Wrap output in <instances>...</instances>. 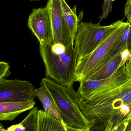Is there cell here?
Here are the masks:
<instances>
[{"mask_svg":"<svg viewBox=\"0 0 131 131\" xmlns=\"http://www.w3.org/2000/svg\"><path fill=\"white\" fill-rule=\"evenodd\" d=\"M78 103L83 114L92 122H106L116 118L129 119L131 114V78L118 87L88 97L78 96Z\"/></svg>","mask_w":131,"mask_h":131,"instance_id":"obj_1","label":"cell"},{"mask_svg":"<svg viewBox=\"0 0 131 131\" xmlns=\"http://www.w3.org/2000/svg\"><path fill=\"white\" fill-rule=\"evenodd\" d=\"M39 48L47 77L60 84L73 85L77 81L75 70L78 58L74 45L65 47L52 42L40 45Z\"/></svg>","mask_w":131,"mask_h":131,"instance_id":"obj_2","label":"cell"},{"mask_svg":"<svg viewBox=\"0 0 131 131\" xmlns=\"http://www.w3.org/2000/svg\"><path fill=\"white\" fill-rule=\"evenodd\" d=\"M41 85L53 98L63 122L67 126L77 129H90L93 122L88 121L81 111L78 103V94L73 85H62L48 78H43Z\"/></svg>","mask_w":131,"mask_h":131,"instance_id":"obj_3","label":"cell"},{"mask_svg":"<svg viewBox=\"0 0 131 131\" xmlns=\"http://www.w3.org/2000/svg\"><path fill=\"white\" fill-rule=\"evenodd\" d=\"M123 22L118 20L110 25L102 26L99 22L95 24L81 21L74 43L78 59L92 53L108 35Z\"/></svg>","mask_w":131,"mask_h":131,"instance_id":"obj_4","label":"cell"},{"mask_svg":"<svg viewBox=\"0 0 131 131\" xmlns=\"http://www.w3.org/2000/svg\"><path fill=\"white\" fill-rule=\"evenodd\" d=\"M130 25L127 22H123L108 35L92 53L78 59L75 70L77 81H81L101 63Z\"/></svg>","mask_w":131,"mask_h":131,"instance_id":"obj_5","label":"cell"},{"mask_svg":"<svg viewBox=\"0 0 131 131\" xmlns=\"http://www.w3.org/2000/svg\"><path fill=\"white\" fill-rule=\"evenodd\" d=\"M131 78L126 64L117 70L108 78L100 80L82 81L77 92L79 97L84 98L105 90L111 89L124 84Z\"/></svg>","mask_w":131,"mask_h":131,"instance_id":"obj_6","label":"cell"},{"mask_svg":"<svg viewBox=\"0 0 131 131\" xmlns=\"http://www.w3.org/2000/svg\"><path fill=\"white\" fill-rule=\"evenodd\" d=\"M36 97L34 87L28 81L0 80V103L34 101Z\"/></svg>","mask_w":131,"mask_h":131,"instance_id":"obj_7","label":"cell"},{"mask_svg":"<svg viewBox=\"0 0 131 131\" xmlns=\"http://www.w3.org/2000/svg\"><path fill=\"white\" fill-rule=\"evenodd\" d=\"M46 7L51 18L53 43L65 47L74 45L63 15L61 0H48Z\"/></svg>","mask_w":131,"mask_h":131,"instance_id":"obj_8","label":"cell"},{"mask_svg":"<svg viewBox=\"0 0 131 131\" xmlns=\"http://www.w3.org/2000/svg\"><path fill=\"white\" fill-rule=\"evenodd\" d=\"M27 25L37 38L40 45L53 42L51 18L46 6L33 9L28 16Z\"/></svg>","mask_w":131,"mask_h":131,"instance_id":"obj_9","label":"cell"},{"mask_svg":"<svg viewBox=\"0 0 131 131\" xmlns=\"http://www.w3.org/2000/svg\"><path fill=\"white\" fill-rule=\"evenodd\" d=\"M130 57V53L128 49H126L108 60L103 61L82 81L100 80L108 78L126 64Z\"/></svg>","mask_w":131,"mask_h":131,"instance_id":"obj_10","label":"cell"},{"mask_svg":"<svg viewBox=\"0 0 131 131\" xmlns=\"http://www.w3.org/2000/svg\"><path fill=\"white\" fill-rule=\"evenodd\" d=\"M89 129L71 127L44 111H38L37 131H88Z\"/></svg>","mask_w":131,"mask_h":131,"instance_id":"obj_11","label":"cell"},{"mask_svg":"<svg viewBox=\"0 0 131 131\" xmlns=\"http://www.w3.org/2000/svg\"><path fill=\"white\" fill-rule=\"evenodd\" d=\"M35 101L0 103V120L12 121L22 112L34 107Z\"/></svg>","mask_w":131,"mask_h":131,"instance_id":"obj_12","label":"cell"},{"mask_svg":"<svg viewBox=\"0 0 131 131\" xmlns=\"http://www.w3.org/2000/svg\"><path fill=\"white\" fill-rule=\"evenodd\" d=\"M61 3L63 15L70 31L72 42L74 43L78 25L82 20V16L81 17L82 14L78 17L77 5L71 8L65 0H61Z\"/></svg>","mask_w":131,"mask_h":131,"instance_id":"obj_13","label":"cell"},{"mask_svg":"<svg viewBox=\"0 0 131 131\" xmlns=\"http://www.w3.org/2000/svg\"><path fill=\"white\" fill-rule=\"evenodd\" d=\"M36 97L41 102L44 111L62 122H64L60 111L50 93L42 86L35 89Z\"/></svg>","mask_w":131,"mask_h":131,"instance_id":"obj_14","label":"cell"},{"mask_svg":"<svg viewBox=\"0 0 131 131\" xmlns=\"http://www.w3.org/2000/svg\"><path fill=\"white\" fill-rule=\"evenodd\" d=\"M38 108L31 109L25 118L20 124L13 125L8 128L7 131H37Z\"/></svg>","mask_w":131,"mask_h":131,"instance_id":"obj_15","label":"cell"},{"mask_svg":"<svg viewBox=\"0 0 131 131\" xmlns=\"http://www.w3.org/2000/svg\"><path fill=\"white\" fill-rule=\"evenodd\" d=\"M130 27L131 25L130 24L125 30L120 38L117 41L115 45L103 61L110 59L118 54L122 53V51L127 49L128 40Z\"/></svg>","mask_w":131,"mask_h":131,"instance_id":"obj_16","label":"cell"},{"mask_svg":"<svg viewBox=\"0 0 131 131\" xmlns=\"http://www.w3.org/2000/svg\"><path fill=\"white\" fill-rule=\"evenodd\" d=\"M130 120L116 118L106 122L104 131H125Z\"/></svg>","mask_w":131,"mask_h":131,"instance_id":"obj_17","label":"cell"},{"mask_svg":"<svg viewBox=\"0 0 131 131\" xmlns=\"http://www.w3.org/2000/svg\"><path fill=\"white\" fill-rule=\"evenodd\" d=\"M115 0H104L102 5V13L99 23L103 19H106L109 13L112 12L113 2Z\"/></svg>","mask_w":131,"mask_h":131,"instance_id":"obj_18","label":"cell"},{"mask_svg":"<svg viewBox=\"0 0 131 131\" xmlns=\"http://www.w3.org/2000/svg\"><path fill=\"white\" fill-rule=\"evenodd\" d=\"M11 74L10 66L8 63L4 61L0 62V80L5 79Z\"/></svg>","mask_w":131,"mask_h":131,"instance_id":"obj_19","label":"cell"},{"mask_svg":"<svg viewBox=\"0 0 131 131\" xmlns=\"http://www.w3.org/2000/svg\"><path fill=\"white\" fill-rule=\"evenodd\" d=\"M106 124V122L101 121L94 122L88 131H104Z\"/></svg>","mask_w":131,"mask_h":131,"instance_id":"obj_20","label":"cell"},{"mask_svg":"<svg viewBox=\"0 0 131 131\" xmlns=\"http://www.w3.org/2000/svg\"><path fill=\"white\" fill-rule=\"evenodd\" d=\"M129 37L128 40L127 49L130 53V57L128 61L126 63V67L128 71L131 75V24Z\"/></svg>","mask_w":131,"mask_h":131,"instance_id":"obj_21","label":"cell"},{"mask_svg":"<svg viewBox=\"0 0 131 131\" xmlns=\"http://www.w3.org/2000/svg\"><path fill=\"white\" fill-rule=\"evenodd\" d=\"M124 14L127 19L128 23L131 24V0H127L125 6Z\"/></svg>","mask_w":131,"mask_h":131,"instance_id":"obj_22","label":"cell"},{"mask_svg":"<svg viewBox=\"0 0 131 131\" xmlns=\"http://www.w3.org/2000/svg\"><path fill=\"white\" fill-rule=\"evenodd\" d=\"M125 131H131V119L129 122L127 129Z\"/></svg>","mask_w":131,"mask_h":131,"instance_id":"obj_23","label":"cell"},{"mask_svg":"<svg viewBox=\"0 0 131 131\" xmlns=\"http://www.w3.org/2000/svg\"><path fill=\"white\" fill-rule=\"evenodd\" d=\"M30 1H41V0H30Z\"/></svg>","mask_w":131,"mask_h":131,"instance_id":"obj_24","label":"cell"},{"mask_svg":"<svg viewBox=\"0 0 131 131\" xmlns=\"http://www.w3.org/2000/svg\"><path fill=\"white\" fill-rule=\"evenodd\" d=\"M129 120H130V121L131 119V114L130 115V117H129Z\"/></svg>","mask_w":131,"mask_h":131,"instance_id":"obj_25","label":"cell"}]
</instances>
